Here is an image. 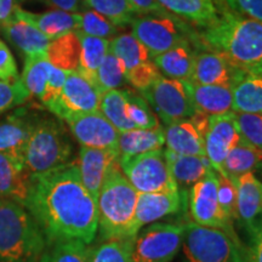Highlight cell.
<instances>
[{
    "instance_id": "cell-26",
    "label": "cell",
    "mask_w": 262,
    "mask_h": 262,
    "mask_svg": "<svg viewBox=\"0 0 262 262\" xmlns=\"http://www.w3.org/2000/svg\"><path fill=\"white\" fill-rule=\"evenodd\" d=\"M165 136L162 126L155 129H131L119 133L118 136V159L130 158L150 150L162 149Z\"/></svg>"
},
{
    "instance_id": "cell-29",
    "label": "cell",
    "mask_w": 262,
    "mask_h": 262,
    "mask_svg": "<svg viewBox=\"0 0 262 262\" xmlns=\"http://www.w3.org/2000/svg\"><path fill=\"white\" fill-rule=\"evenodd\" d=\"M195 51L192 45H178L152 57L160 74L171 79L189 80L192 75Z\"/></svg>"
},
{
    "instance_id": "cell-51",
    "label": "cell",
    "mask_w": 262,
    "mask_h": 262,
    "mask_svg": "<svg viewBox=\"0 0 262 262\" xmlns=\"http://www.w3.org/2000/svg\"><path fill=\"white\" fill-rule=\"evenodd\" d=\"M44 2L54 8L62 10V11L78 12L83 5L84 0H44Z\"/></svg>"
},
{
    "instance_id": "cell-8",
    "label": "cell",
    "mask_w": 262,
    "mask_h": 262,
    "mask_svg": "<svg viewBox=\"0 0 262 262\" xmlns=\"http://www.w3.org/2000/svg\"><path fill=\"white\" fill-rule=\"evenodd\" d=\"M185 225L155 222L141 228L131 243V262H171L182 247Z\"/></svg>"
},
{
    "instance_id": "cell-4",
    "label": "cell",
    "mask_w": 262,
    "mask_h": 262,
    "mask_svg": "<svg viewBox=\"0 0 262 262\" xmlns=\"http://www.w3.org/2000/svg\"><path fill=\"white\" fill-rule=\"evenodd\" d=\"M47 245L26 206L0 199V262H39Z\"/></svg>"
},
{
    "instance_id": "cell-48",
    "label": "cell",
    "mask_w": 262,
    "mask_h": 262,
    "mask_svg": "<svg viewBox=\"0 0 262 262\" xmlns=\"http://www.w3.org/2000/svg\"><path fill=\"white\" fill-rule=\"evenodd\" d=\"M235 14L262 22V0H222Z\"/></svg>"
},
{
    "instance_id": "cell-36",
    "label": "cell",
    "mask_w": 262,
    "mask_h": 262,
    "mask_svg": "<svg viewBox=\"0 0 262 262\" xmlns=\"http://www.w3.org/2000/svg\"><path fill=\"white\" fill-rule=\"evenodd\" d=\"M90 245L72 239L48 244L39 262H88Z\"/></svg>"
},
{
    "instance_id": "cell-35",
    "label": "cell",
    "mask_w": 262,
    "mask_h": 262,
    "mask_svg": "<svg viewBox=\"0 0 262 262\" xmlns=\"http://www.w3.org/2000/svg\"><path fill=\"white\" fill-rule=\"evenodd\" d=\"M100 112L118 130V133L136 129L126 116V97L124 89L104 91L101 95Z\"/></svg>"
},
{
    "instance_id": "cell-39",
    "label": "cell",
    "mask_w": 262,
    "mask_h": 262,
    "mask_svg": "<svg viewBox=\"0 0 262 262\" xmlns=\"http://www.w3.org/2000/svg\"><path fill=\"white\" fill-rule=\"evenodd\" d=\"M126 81L125 66L116 55L108 51L96 73V85L101 93L119 89Z\"/></svg>"
},
{
    "instance_id": "cell-37",
    "label": "cell",
    "mask_w": 262,
    "mask_h": 262,
    "mask_svg": "<svg viewBox=\"0 0 262 262\" xmlns=\"http://www.w3.org/2000/svg\"><path fill=\"white\" fill-rule=\"evenodd\" d=\"M84 3L118 28L131 25L140 16L127 0H84Z\"/></svg>"
},
{
    "instance_id": "cell-33",
    "label": "cell",
    "mask_w": 262,
    "mask_h": 262,
    "mask_svg": "<svg viewBox=\"0 0 262 262\" xmlns=\"http://www.w3.org/2000/svg\"><path fill=\"white\" fill-rule=\"evenodd\" d=\"M262 169V150L242 141L228 152L224 163V175L229 179Z\"/></svg>"
},
{
    "instance_id": "cell-44",
    "label": "cell",
    "mask_w": 262,
    "mask_h": 262,
    "mask_svg": "<svg viewBox=\"0 0 262 262\" xmlns=\"http://www.w3.org/2000/svg\"><path fill=\"white\" fill-rule=\"evenodd\" d=\"M217 196L220 206L226 217L235 221V205H237V189L233 180L217 173Z\"/></svg>"
},
{
    "instance_id": "cell-16",
    "label": "cell",
    "mask_w": 262,
    "mask_h": 262,
    "mask_svg": "<svg viewBox=\"0 0 262 262\" xmlns=\"http://www.w3.org/2000/svg\"><path fill=\"white\" fill-rule=\"evenodd\" d=\"M35 119L37 114L18 107L0 120V153L22 166H25L26 146Z\"/></svg>"
},
{
    "instance_id": "cell-17",
    "label": "cell",
    "mask_w": 262,
    "mask_h": 262,
    "mask_svg": "<svg viewBox=\"0 0 262 262\" xmlns=\"http://www.w3.org/2000/svg\"><path fill=\"white\" fill-rule=\"evenodd\" d=\"M118 162L117 149L80 147L77 166L84 187L97 202L101 187L112 166Z\"/></svg>"
},
{
    "instance_id": "cell-38",
    "label": "cell",
    "mask_w": 262,
    "mask_h": 262,
    "mask_svg": "<svg viewBox=\"0 0 262 262\" xmlns=\"http://www.w3.org/2000/svg\"><path fill=\"white\" fill-rule=\"evenodd\" d=\"M126 97V116L136 129H155L159 120L152 107L141 94L131 89H124Z\"/></svg>"
},
{
    "instance_id": "cell-49",
    "label": "cell",
    "mask_w": 262,
    "mask_h": 262,
    "mask_svg": "<svg viewBox=\"0 0 262 262\" xmlns=\"http://www.w3.org/2000/svg\"><path fill=\"white\" fill-rule=\"evenodd\" d=\"M139 15H165L170 14L159 4L158 0H127Z\"/></svg>"
},
{
    "instance_id": "cell-7",
    "label": "cell",
    "mask_w": 262,
    "mask_h": 262,
    "mask_svg": "<svg viewBox=\"0 0 262 262\" xmlns=\"http://www.w3.org/2000/svg\"><path fill=\"white\" fill-rule=\"evenodd\" d=\"M131 34L145 45L150 57L178 45H192V42L198 44L202 41L187 22L172 14L140 15L131 24Z\"/></svg>"
},
{
    "instance_id": "cell-21",
    "label": "cell",
    "mask_w": 262,
    "mask_h": 262,
    "mask_svg": "<svg viewBox=\"0 0 262 262\" xmlns=\"http://www.w3.org/2000/svg\"><path fill=\"white\" fill-rule=\"evenodd\" d=\"M196 113L212 117L233 112L231 85H201L185 80Z\"/></svg>"
},
{
    "instance_id": "cell-6",
    "label": "cell",
    "mask_w": 262,
    "mask_h": 262,
    "mask_svg": "<svg viewBox=\"0 0 262 262\" xmlns=\"http://www.w3.org/2000/svg\"><path fill=\"white\" fill-rule=\"evenodd\" d=\"M243 242L217 228L185 225L181 262H243Z\"/></svg>"
},
{
    "instance_id": "cell-20",
    "label": "cell",
    "mask_w": 262,
    "mask_h": 262,
    "mask_svg": "<svg viewBox=\"0 0 262 262\" xmlns=\"http://www.w3.org/2000/svg\"><path fill=\"white\" fill-rule=\"evenodd\" d=\"M232 180L237 189L235 221L248 232L262 217V182L254 172Z\"/></svg>"
},
{
    "instance_id": "cell-12",
    "label": "cell",
    "mask_w": 262,
    "mask_h": 262,
    "mask_svg": "<svg viewBox=\"0 0 262 262\" xmlns=\"http://www.w3.org/2000/svg\"><path fill=\"white\" fill-rule=\"evenodd\" d=\"M101 95L96 85L80 73L67 72L60 96L48 110L66 122L73 117L100 111Z\"/></svg>"
},
{
    "instance_id": "cell-11",
    "label": "cell",
    "mask_w": 262,
    "mask_h": 262,
    "mask_svg": "<svg viewBox=\"0 0 262 262\" xmlns=\"http://www.w3.org/2000/svg\"><path fill=\"white\" fill-rule=\"evenodd\" d=\"M217 183V172L212 170L189 189L188 205L192 220L204 227L221 229L241 241L234 231L233 222L226 217L219 203Z\"/></svg>"
},
{
    "instance_id": "cell-2",
    "label": "cell",
    "mask_w": 262,
    "mask_h": 262,
    "mask_svg": "<svg viewBox=\"0 0 262 262\" xmlns=\"http://www.w3.org/2000/svg\"><path fill=\"white\" fill-rule=\"evenodd\" d=\"M199 38L237 70L262 74V22L221 10L219 18L203 29Z\"/></svg>"
},
{
    "instance_id": "cell-50",
    "label": "cell",
    "mask_w": 262,
    "mask_h": 262,
    "mask_svg": "<svg viewBox=\"0 0 262 262\" xmlns=\"http://www.w3.org/2000/svg\"><path fill=\"white\" fill-rule=\"evenodd\" d=\"M25 0H0V27L14 17L16 9Z\"/></svg>"
},
{
    "instance_id": "cell-25",
    "label": "cell",
    "mask_w": 262,
    "mask_h": 262,
    "mask_svg": "<svg viewBox=\"0 0 262 262\" xmlns=\"http://www.w3.org/2000/svg\"><path fill=\"white\" fill-rule=\"evenodd\" d=\"M158 3L170 14L202 29L214 24L220 14L215 0H158Z\"/></svg>"
},
{
    "instance_id": "cell-43",
    "label": "cell",
    "mask_w": 262,
    "mask_h": 262,
    "mask_svg": "<svg viewBox=\"0 0 262 262\" xmlns=\"http://www.w3.org/2000/svg\"><path fill=\"white\" fill-rule=\"evenodd\" d=\"M31 95L22 84L21 79L14 83L0 80V116L15 107L22 106Z\"/></svg>"
},
{
    "instance_id": "cell-18",
    "label": "cell",
    "mask_w": 262,
    "mask_h": 262,
    "mask_svg": "<svg viewBox=\"0 0 262 262\" xmlns=\"http://www.w3.org/2000/svg\"><path fill=\"white\" fill-rule=\"evenodd\" d=\"M242 71L237 70L220 52L211 50L195 52L192 75L188 81L201 85H231Z\"/></svg>"
},
{
    "instance_id": "cell-46",
    "label": "cell",
    "mask_w": 262,
    "mask_h": 262,
    "mask_svg": "<svg viewBox=\"0 0 262 262\" xmlns=\"http://www.w3.org/2000/svg\"><path fill=\"white\" fill-rule=\"evenodd\" d=\"M66 77H67V72L52 66L50 77H49L47 84V89H45L44 95H42V97L40 98V102L47 108L50 107L51 104L57 100L58 96H60Z\"/></svg>"
},
{
    "instance_id": "cell-9",
    "label": "cell",
    "mask_w": 262,
    "mask_h": 262,
    "mask_svg": "<svg viewBox=\"0 0 262 262\" xmlns=\"http://www.w3.org/2000/svg\"><path fill=\"white\" fill-rule=\"evenodd\" d=\"M118 163L124 176L139 193L179 189L170 172L163 148L118 159Z\"/></svg>"
},
{
    "instance_id": "cell-23",
    "label": "cell",
    "mask_w": 262,
    "mask_h": 262,
    "mask_svg": "<svg viewBox=\"0 0 262 262\" xmlns=\"http://www.w3.org/2000/svg\"><path fill=\"white\" fill-rule=\"evenodd\" d=\"M170 172L179 191H189L196 182L212 171V166L205 156H185L164 149Z\"/></svg>"
},
{
    "instance_id": "cell-32",
    "label": "cell",
    "mask_w": 262,
    "mask_h": 262,
    "mask_svg": "<svg viewBox=\"0 0 262 262\" xmlns=\"http://www.w3.org/2000/svg\"><path fill=\"white\" fill-rule=\"evenodd\" d=\"M110 52L123 61L125 66V77L131 72L139 70L152 61L149 52L142 42L133 34L116 35L110 40Z\"/></svg>"
},
{
    "instance_id": "cell-45",
    "label": "cell",
    "mask_w": 262,
    "mask_h": 262,
    "mask_svg": "<svg viewBox=\"0 0 262 262\" xmlns=\"http://www.w3.org/2000/svg\"><path fill=\"white\" fill-rule=\"evenodd\" d=\"M248 241L243 243L242 260L243 262H262V217L249 229Z\"/></svg>"
},
{
    "instance_id": "cell-42",
    "label": "cell",
    "mask_w": 262,
    "mask_h": 262,
    "mask_svg": "<svg viewBox=\"0 0 262 262\" xmlns=\"http://www.w3.org/2000/svg\"><path fill=\"white\" fill-rule=\"evenodd\" d=\"M233 113L243 141L262 150V113Z\"/></svg>"
},
{
    "instance_id": "cell-13",
    "label": "cell",
    "mask_w": 262,
    "mask_h": 262,
    "mask_svg": "<svg viewBox=\"0 0 262 262\" xmlns=\"http://www.w3.org/2000/svg\"><path fill=\"white\" fill-rule=\"evenodd\" d=\"M242 141L233 112L209 117L208 130L204 136L205 157L216 172L224 175L226 157Z\"/></svg>"
},
{
    "instance_id": "cell-5",
    "label": "cell",
    "mask_w": 262,
    "mask_h": 262,
    "mask_svg": "<svg viewBox=\"0 0 262 262\" xmlns=\"http://www.w3.org/2000/svg\"><path fill=\"white\" fill-rule=\"evenodd\" d=\"M73 143L57 117L37 116L25 150V168L31 176L52 171L71 163Z\"/></svg>"
},
{
    "instance_id": "cell-31",
    "label": "cell",
    "mask_w": 262,
    "mask_h": 262,
    "mask_svg": "<svg viewBox=\"0 0 262 262\" xmlns=\"http://www.w3.org/2000/svg\"><path fill=\"white\" fill-rule=\"evenodd\" d=\"M77 34L80 40V60L77 72L96 85L97 70L110 51V40L90 37L79 31H77Z\"/></svg>"
},
{
    "instance_id": "cell-47",
    "label": "cell",
    "mask_w": 262,
    "mask_h": 262,
    "mask_svg": "<svg viewBox=\"0 0 262 262\" xmlns=\"http://www.w3.org/2000/svg\"><path fill=\"white\" fill-rule=\"evenodd\" d=\"M18 79L17 63L8 45L0 39V80L5 83H14Z\"/></svg>"
},
{
    "instance_id": "cell-3",
    "label": "cell",
    "mask_w": 262,
    "mask_h": 262,
    "mask_svg": "<svg viewBox=\"0 0 262 262\" xmlns=\"http://www.w3.org/2000/svg\"><path fill=\"white\" fill-rule=\"evenodd\" d=\"M139 192L131 186L119 163L111 168L97 198V233L103 242L135 237Z\"/></svg>"
},
{
    "instance_id": "cell-40",
    "label": "cell",
    "mask_w": 262,
    "mask_h": 262,
    "mask_svg": "<svg viewBox=\"0 0 262 262\" xmlns=\"http://www.w3.org/2000/svg\"><path fill=\"white\" fill-rule=\"evenodd\" d=\"M133 238L106 241L95 247H90L88 262H131L130 253Z\"/></svg>"
},
{
    "instance_id": "cell-19",
    "label": "cell",
    "mask_w": 262,
    "mask_h": 262,
    "mask_svg": "<svg viewBox=\"0 0 262 262\" xmlns=\"http://www.w3.org/2000/svg\"><path fill=\"white\" fill-rule=\"evenodd\" d=\"M182 195L179 189L139 193L135 214V228L137 233L145 226L155 224L165 216L176 214L181 210L185 204Z\"/></svg>"
},
{
    "instance_id": "cell-41",
    "label": "cell",
    "mask_w": 262,
    "mask_h": 262,
    "mask_svg": "<svg viewBox=\"0 0 262 262\" xmlns=\"http://www.w3.org/2000/svg\"><path fill=\"white\" fill-rule=\"evenodd\" d=\"M78 31L90 37L108 40L110 38L116 37L118 27L98 12L94 10H86V11L80 12V24Z\"/></svg>"
},
{
    "instance_id": "cell-1",
    "label": "cell",
    "mask_w": 262,
    "mask_h": 262,
    "mask_svg": "<svg viewBox=\"0 0 262 262\" xmlns=\"http://www.w3.org/2000/svg\"><path fill=\"white\" fill-rule=\"evenodd\" d=\"M26 208L40 227L47 244L77 239L90 245L96 238L97 202L84 187L73 162L31 176Z\"/></svg>"
},
{
    "instance_id": "cell-30",
    "label": "cell",
    "mask_w": 262,
    "mask_h": 262,
    "mask_svg": "<svg viewBox=\"0 0 262 262\" xmlns=\"http://www.w3.org/2000/svg\"><path fill=\"white\" fill-rule=\"evenodd\" d=\"M47 57L54 67L66 72H77L80 60V40L77 31L50 40Z\"/></svg>"
},
{
    "instance_id": "cell-28",
    "label": "cell",
    "mask_w": 262,
    "mask_h": 262,
    "mask_svg": "<svg viewBox=\"0 0 262 262\" xmlns=\"http://www.w3.org/2000/svg\"><path fill=\"white\" fill-rule=\"evenodd\" d=\"M2 28L9 40L14 42L19 50L24 51L26 56L47 54L50 40L33 25L14 16L9 22L3 25Z\"/></svg>"
},
{
    "instance_id": "cell-10",
    "label": "cell",
    "mask_w": 262,
    "mask_h": 262,
    "mask_svg": "<svg viewBox=\"0 0 262 262\" xmlns=\"http://www.w3.org/2000/svg\"><path fill=\"white\" fill-rule=\"evenodd\" d=\"M140 94L165 125L176 120L187 119L196 113L185 80L160 77L148 89Z\"/></svg>"
},
{
    "instance_id": "cell-14",
    "label": "cell",
    "mask_w": 262,
    "mask_h": 262,
    "mask_svg": "<svg viewBox=\"0 0 262 262\" xmlns=\"http://www.w3.org/2000/svg\"><path fill=\"white\" fill-rule=\"evenodd\" d=\"M208 125L209 117L202 113L168 124L164 129L166 149L178 155L205 156L204 136Z\"/></svg>"
},
{
    "instance_id": "cell-27",
    "label": "cell",
    "mask_w": 262,
    "mask_h": 262,
    "mask_svg": "<svg viewBox=\"0 0 262 262\" xmlns=\"http://www.w3.org/2000/svg\"><path fill=\"white\" fill-rule=\"evenodd\" d=\"M233 112L262 113V74L242 72L232 84Z\"/></svg>"
},
{
    "instance_id": "cell-24",
    "label": "cell",
    "mask_w": 262,
    "mask_h": 262,
    "mask_svg": "<svg viewBox=\"0 0 262 262\" xmlns=\"http://www.w3.org/2000/svg\"><path fill=\"white\" fill-rule=\"evenodd\" d=\"M31 175L9 157L0 153V199H8L26 206Z\"/></svg>"
},
{
    "instance_id": "cell-34",
    "label": "cell",
    "mask_w": 262,
    "mask_h": 262,
    "mask_svg": "<svg viewBox=\"0 0 262 262\" xmlns=\"http://www.w3.org/2000/svg\"><path fill=\"white\" fill-rule=\"evenodd\" d=\"M52 64L49 62L47 54H35L26 56L24 72L19 77L22 84L31 96L37 97L39 101L47 89Z\"/></svg>"
},
{
    "instance_id": "cell-22",
    "label": "cell",
    "mask_w": 262,
    "mask_h": 262,
    "mask_svg": "<svg viewBox=\"0 0 262 262\" xmlns=\"http://www.w3.org/2000/svg\"><path fill=\"white\" fill-rule=\"evenodd\" d=\"M14 16L34 26L49 40H54L67 33L78 31L80 24V12H67L62 10L35 14L18 8L16 9Z\"/></svg>"
},
{
    "instance_id": "cell-15",
    "label": "cell",
    "mask_w": 262,
    "mask_h": 262,
    "mask_svg": "<svg viewBox=\"0 0 262 262\" xmlns=\"http://www.w3.org/2000/svg\"><path fill=\"white\" fill-rule=\"evenodd\" d=\"M64 123L81 147L117 149L119 133L100 111L73 117Z\"/></svg>"
}]
</instances>
